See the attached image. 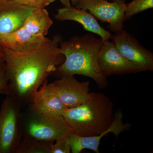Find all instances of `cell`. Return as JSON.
<instances>
[{
  "instance_id": "obj_1",
  "label": "cell",
  "mask_w": 153,
  "mask_h": 153,
  "mask_svg": "<svg viewBox=\"0 0 153 153\" xmlns=\"http://www.w3.org/2000/svg\"><path fill=\"white\" fill-rule=\"evenodd\" d=\"M62 40V36L55 35L47 43L26 52L0 46L8 76L7 94L19 102L23 108L30 104L49 75L64 61L60 48Z\"/></svg>"
},
{
  "instance_id": "obj_2",
  "label": "cell",
  "mask_w": 153,
  "mask_h": 153,
  "mask_svg": "<svg viewBox=\"0 0 153 153\" xmlns=\"http://www.w3.org/2000/svg\"><path fill=\"white\" fill-rule=\"evenodd\" d=\"M103 41L94 35L87 33L74 36L60 44L61 53L65 59L53 72L58 78L65 75H82L95 81L99 88H106L107 77L102 73L98 57Z\"/></svg>"
},
{
  "instance_id": "obj_3",
  "label": "cell",
  "mask_w": 153,
  "mask_h": 153,
  "mask_svg": "<svg viewBox=\"0 0 153 153\" xmlns=\"http://www.w3.org/2000/svg\"><path fill=\"white\" fill-rule=\"evenodd\" d=\"M114 104L104 94L90 92L85 102L68 108L63 114L71 132L81 137L99 135L109 128L114 119Z\"/></svg>"
},
{
  "instance_id": "obj_4",
  "label": "cell",
  "mask_w": 153,
  "mask_h": 153,
  "mask_svg": "<svg viewBox=\"0 0 153 153\" xmlns=\"http://www.w3.org/2000/svg\"><path fill=\"white\" fill-rule=\"evenodd\" d=\"M21 125L23 137L47 142H54L71 132L63 116L48 115L30 105L22 111Z\"/></svg>"
},
{
  "instance_id": "obj_5",
  "label": "cell",
  "mask_w": 153,
  "mask_h": 153,
  "mask_svg": "<svg viewBox=\"0 0 153 153\" xmlns=\"http://www.w3.org/2000/svg\"><path fill=\"white\" fill-rule=\"evenodd\" d=\"M22 105L13 97L6 95L0 107V153H16L22 137Z\"/></svg>"
},
{
  "instance_id": "obj_6",
  "label": "cell",
  "mask_w": 153,
  "mask_h": 153,
  "mask_svg": "<svg viewBox=\"0 0 153 153\" xmlns=\"http://www.w3.org/2000/svg\"><path fill=\"white\" fill-rule=\"evenodd\" d=\"M111 40L123 57L139 67L141 71H153V53L145 48L126 30L115 33Z\"/></svg>"
},
{
  "instance_id": "obj_7",
  "label": "cell",
  "mask_w": 153,
  "mask_h": 153,
  "mask_svg": "<svg viewBox=\"0 0 153 153\" xmlns=\"http://www.w3.org/2000/svg\"><path fill=\"white\" fill-rule=\"evenodd\" d=\"M126 4L107 0H78L74 7L88 11L97 19L108 23L110 30L115 33L123 29Z\"/></svg>"
},
{
  "instance_id": "obj_8",
  "label": "cell",
  "mask_w": 153,
  "mask_h": 153,
  "mask_svg": "<svg viewBox=\"0 0 153 153\" xmlns=\"http://www.w3.org/2000/svg\"><path fill=\"white\" fill-rule=\"evenodd\" d=\"M98 64L102 73L106 77L114 74L123 75L142 72L138 66L120 53L110 40L103 41L99 55Z\"/></svg>"
},
{
  "instance_id": "obj_9",
  "label": "cell",
  "mask_w": 153,
  "mask_h": 153,
  "mask_svg": "<svg viewBox=\"0 0 153 153\" xmlns=\"http://www.w3.org/2000/svg\"><path fill=\"white\" fill-rule=\"evenodd\" d=\"M53 82L61 100L67 108L79 106L89 98V81L79 82L74 75H65Z\"/></svg>"
},
{
  "instance_id": "obj_10",
  "label": "cell",
  "mask_w": 153,
  "mask_h": 153,
  "mask_svg": "<svg viewBox=\"0 0 153 153\" xmlns=\"http://www.w3.org/2000/svg\"><path fill=\"white\" fill-rule=\"evenodd\" d=\"M36 9L14 0L0 3V36L22 28L27 18Z\"/></svg>"
},
{
  "instance_id": "obj_11",
  "label": "cell",
  "mask_w": 153,
  "mask_h": 153,
  "mask_svg": "<svg viewBox=\"0 0 153 153\" xmlns=\"http://www.w3.org/2000/svg\"><path fill=\"white\" fill-rule=\"evenodd\" d=\"M29 105L40 112L55 117L63 116L68 109L54 82L48 83L47 80L39 88Z\"/></svg>"
},
{
  "instance_id": "obj_12",
  "label": "cell",
  "mask_w": 153,
  "mask_h": 153,
  "mask_svg": "<svg viewBox=\"0 0 153 153\" xmlns=\"http://www.w3.org/2000/svg\"><path fill=\"white\" fill-rule=\"evenodd\" d=\"M123 118L122 112L121 111H118L114 114V119L109 128L99 135L81 137L70 133L68 135V139L71 146V152L80 153L82 150L88 149L95 153H99V146L102 137L109 133H112L117 137L121 133L130 128V124L124 123Z\"/></svg>"
},
{
  "instance_id": "obj_13",
  "label": "cell",
  "mask_w": 153,
  "mask_h": 153,
  "mask_svg": "<svg viewBox=\"0 0 153 153\" xmlns=\"http://www.w3.org/2000/svg\"><path fill=\"white\" fill-rule=\"evenodd\" d=\"M55 19L64 22L72 21L79 23L85 30L97 34L102 41L110 40L112 34L102 27L95 18L90 12L73 6L58 9Z\"/></svg>"
},
{
  "instance_id": "obj_14",
  "label": "cell",
  "mask_w": 153,
  "mask_h": 153,
  "mask_svg": "<svg viewBox=\"0 0 153 153\" xmlns=\"http://www.w3.org/2000/svg\"><path fill=\"white\" fill-rule=\"evenodd\" d=\"M50 40L46 36L30 33L25 28L0 36V46L18 52H26L36 49Z\"/></svg>"
},
{
  "instance_id": "obj_15",
  "label": "cell",
  "mask_w": 153,
  "mask_h": 153,
  "mask_svg": "<svg viewBox=\"0 0 153 153\" xmlns=\"http://www.w3.org/2000/svg\"><path fill=\"white\" fill-rule=\"evenodd\" d=\"M53 24L49 13L44 8L34 11L27 18L23 27L34 35L46 36Z\"/></svg>"
},
{
  "instance_id": "obj_16",
  "label": "cell",
  "mask_w": 153,
  "mask_h": 153,
  "mask_svg": "<svg viewBox=\"0 0 153 153\" xmlns=\"http://www.w3.org/2000/svg\"><path fill=\"white\" fill-rule=\"evenodd\" d=\"M23 137L16 153H50L52 143Z\"/></svg>"
},
{
  "instance_id": "obj_17",
  "label": "cell",
  "mask_w": 153,
  "mask_h": 153,
  "mask_svg": "<svg viewBox=\"0 0 153 153\" xmlns=\"http://www.w3.org/2000/svg\"><path fill=\"white\" fill-rule=\"evenodd\" d=\"M125 21L131 19L134 15L143 11L153 8V0H133L126 4Z\"/></svg>"
},
{
  "instance_id": "obj_18",
  "label": "cell",
  "mask_w": 153,
  "mask_h": 153,
  "mask_svg": "<svg viewBox=\"0 0 153 153\" xmlns=\"http://www.w3.org/2000/svg\"><path fill=\"white\" fill-rule=\"evenodd\" d=\"M8 84L7 65L2 52L0 49V94L5 95L8 94Z\"/></svg>"
},
{
  "instance_id": "obj_19",
  "label": "cell",
  "mask_w": 153,
  "mask_h": 153,
  "mask_svg": "<svg viewBox=\"0 0 153 153\" xmlns=\"http://www.w3.org/2000/svg\"><path fill=\"white\" fill-rule=\"evenodd\" d=\"M68 134L62 137L52 143L50 146V153H70L71 146L68 139Z\"/></svg>"
},
{
  "instance_id": "obj_20",
  "label": "cell",
  "mask_w": 153,
  "mask_h": 153,
  "mask_svg": "<svg viewBox=\"0 0 153 153\" xmlns=\"http://www.w3.org/2000/svg\"><path fill=\"white\" fill-rule=\"evenodd\" d=\"M17 2L37 9L44 8L56 0H14Z\"/></svg>"
},
{
  "instance_id": "obj_21",
  "label": "cell",
  "mask_w": 153,
  "mask_h": 153,
  "mask_svg": "<svg viewBox=\"0 0 153 153\" xmlns=\"http://www.w3.org/2000/svg\"><path fill=\"white\" fill-rule=\"evenodd\" d=\"M60 2L64 7H74L78 2V0H60Z\"/></svg>"
},
{
  "instance_id": "obj_22",
  "label": "cell",
  "mask_w": 153,
  "mask_h": 153,
  "mask_svg": "<svg viewBox=\"0 0 153 153\" xmlns=\"http://www.w3.org/2000/svg\"><path fill=\"white\" fill-rule=\"evenodd\" d=\"M112 2H117L126 3V0H110Z\"/></svg>"
},
{
  "instance_id": "obj_23",
  "label": "cell",
  "mask_w": 153,
  "mask_h": 153,
  "mask_svg": "<svg viewBox=\"0 0 153 153\" xmlns=\"http://www.w3.org/2000/svg\"><path fill=\"white\" fill-rule=\"evenodd\" d=\"M8 1H10V0H0V3Z\"/></svg>"
}]
</instances>
